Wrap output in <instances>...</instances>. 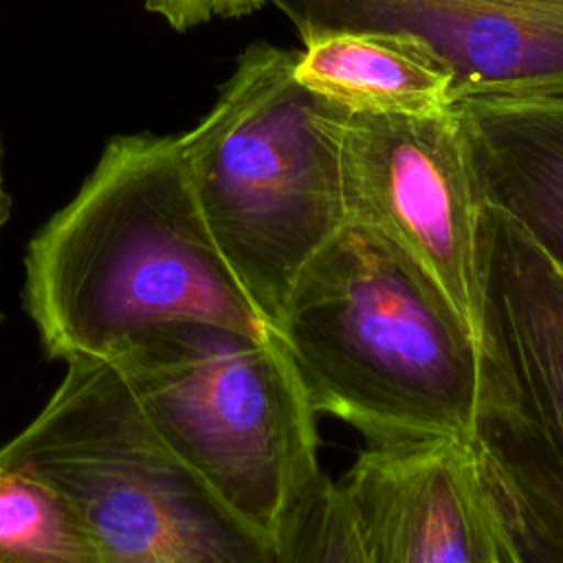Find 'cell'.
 <instances>
[{
    "label": "cell",
    "instance_id": "1",
    "mask_svg": "<svg viewBox=\"0 0 563 563\" xmlns=\"http://www.w3.org/2000/svg\"><path fill=\"white\" fill-rule=\"evenodd\" d=\"M24 308L44 352L112 361L141 332L207 321L273 328L216 249L178 136H112L79 191L33 235Z\"/></svg>",
    "mask_w": 563,
    "mask_h": 563
},
{
    "label": "cell",
    "instance_id": "2",
    "mask_svg": "<svg viewBox=\"0 0 563 563\" xmlns=\"http://www.w3.org/2000/svg\"><path fill=\"white\" fill-rule=\"evenodd\" d=\"M314 416L363 446L473 440L484 345L438 286L345 222L299 271L273 321Z\"/></svg>",
    "mask_w": 563,
    "mask_h": 563
},
{
    "label": "cell",
    "instance_id": "3",
    "mask_svg": "<svg viewBox=\"0 0 563 563\" xmlns=\"http://www.w3.org/2000/svg\"><path fill=\"white\" fill-rule=\"evenodd\" d=\"M295 53L251 42L209 112L178 134L207 231L271 328L299 271L347 222V112L295 79Z\"/></svg>",
    "mask_w": 563,
    "mask_h": 563
},
{
    "label": "cell",
    "instance_id": "4",
    "mask_svg": "<svg viewBox=\"0 0 563 563\" xmlns=\"http://www.w3.org/2000/svg\"><path fill=\"white\" fill-rule=\"evenodd\" d=\"M110 363L158 440L275 539L290 501L323 468L317 416L275 332L172 321Z\"/></svg>",
    "mask_w": 563,
    "mask_h": 563
},
{
    "label": "cell",
    "instance_id": "5",
    "mask_svg": "<svg viewBox=\"0 0 563 563\" xmlns=\"http://www.w3.org/2000/svg\"><path fill=\"white\" fill-rule=\"evenodd\" d=\"M62 490L108 563H279L275 539L235 515L150 429L110 361L79 358L4 446Z\"/></svg>",
    "mask_w": 563,
    "mask_h": 563
},
{
    "label": "cell",
    "instance_id": "6",
    "mask_svg": "<svg viewBox=\"0 0 563 563\" xmlns=\"http://www.w3.org/2000/svg\"><path fill=\"white\" fill-rule=\"evenodd\" d=\"M339 152L347 222L411 260L484 345L486 200L455 110L347 112Z\"/></svg>",
    "mask_w": 563,
    "mask_h": 563
},
{
    "label": "cell",
    "instance_id": "7",
    "mask_svg": "<svg viewBox=\"0 0 563 563\" xmlns=\"http://www.w3.org/2000/svg\"><path fill=\"white\" fill-rule=\"evenodd\" d=\"M295 29L422 40L462 99L563 95V0H266Z\"/></svg>",
    "mask_w": 563,
    "mask_h": 563
},
{
    "label": "cell",
    "instance_id": "8",
    "mask_svg": "<svg viewBox=\"0 0 563 563\" xmlns=\"http://www.w3.org/2000/svg\"><path fill=\"white\" fill-rule=\"evenodd\" d=\"M336 484L367 563H493L473 440L363 446Z\"/></svg>",
    "mask_w": 563,
    "mask_h": 563
},
{
    "label": "cell",
    "instance_id": "9",
    "mask_svg": "<svg viewBox=\"0 0 563 563\" xmlns=\"http://www.w3.org/2000/svg\"><path fill=\"white\" fill-rule=\"evenodd\" d=\"M484 191L563 271V95L453 106Z\"/></svg>",
    "mask_w": 563,
    "mask_h": 563
},
{
    "label": "cell",
    "instance_id": "10",
    "mask_svg": "<svg viewBox=\"0 0 563 563\" xmlns=\"http://www.w3.org/2000/svg\"><path fill=\"white\" fill-rule=\"evenodd\" d=\"M295 79L352 114L433 117L460 101L453 73L418 37L372 29L299 33Z\"/></svg>",
    "mask_w": 563,
    "mask_h": 563
},
{
    "label": "cell",
    "instance_id": "11",
    "mask_svg": "<svg viewBox=\"0 0 563 563\" xmlns=\"http://www.w3.org/2000/svg\"><path fill=\"white\" fill-rule=\"evenodd\" d=\"M0 563H108L75 504L35 473L0 462Z\"/></svg>",
    "mask_w": 563,
    "mask_h": 563
},
{
    "label": "cell",
    "instance_id": "12",
    "mask_svg": "<svg viewBox=\"0 0 563 563\" xmlns=\"http://www.w3.org/2000/svg\"><path fill=\"white\" fill-rule=\"evenodd\" d=\"M275 545L279 563H367L343 493L323 468L290 501Z\"/></svg>",
    "mask_w": 563,
    "mask_h": 563
},
{
    "label": "cell",
    "instance_id": "13",
    "mask_svg": "<svg viewBox=\"0 0 563 563\" xmlns=\"http://www.w3.org/2000/svg\"><path fill=\"white\" fill-rule=\"evenodd\" d=\"M482 488L486 521L493 539V563H563V556L556 554L550 545H545L521 521V517L488 486L484 477Z\"/></svg>",
    "mask_w": 563,
    "mask_h": 563
},
{
    "label": "cell",
    "instance_id": "14",
    "mask_svg": "<svg viewBox=\"0 0 563 563\" xmlns=\"http://www.w3.org/2000/svg\"><path fill=\"white\" fill-rule=\"evenodd\" d=\"M264 4L266 0H145V9L176 31H187L216 18H240Z\"/></svg>",
    "mask_w": 563,
    "mask_h": 563
},
{
    "label": "cell",
    "instance_id": "15",
    "mask_svg": "<svg viewBox=\"0 0 563 563\" xmlns=\"http://www.w3.org/2000/svg\"><path fill=\"white\" fill-rule=\"evenodd\" d=\"M11 216V196L7 191V183H4V147H2V136H0V231L7 224ZM0 321H2V312H0Z\"/></svg>",
    "mask_w": 563,
    "mask_h": 563
}]
</instances>
